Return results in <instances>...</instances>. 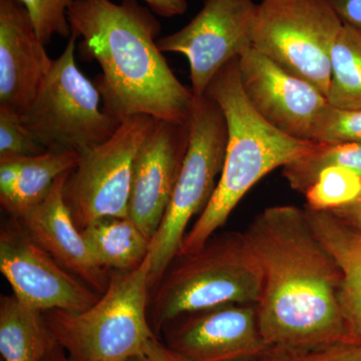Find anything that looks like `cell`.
<instances>
[{
  "mask_svg": "<svg viewBox=\"0 0 361 361\" xmlns=\"http://www.w3.org/2000/svg\"><path fill=\"white\" fill-rule=\"evenodd\" d=\"M244 235L262 273L259 326L269 348L353 342L342 312L341 270L304 209L269 207Z\"/></svg>",
  "mask_w": 361,
  "mask_h": 361,
  "instance_id": "obj_1",
  "label": "cell"
},
{
  "mask_svg": "<svg viewBox=\"0 0 361 361\" xmlns=\"http://www.w3.org/2000/svg\"><path fill=\"white\" fill-rule=\"evenodd\" d=\"M82 54L96 59L94 80L109 115L186 123L194 94L182 84L158 47L160 21L137 0H73L68 13Z\"/></svg>",
  "mask_w": 361,
  "mask_h": 361,
  "instance_id": "obj_2",
  "label": "cell"
},
{
  "mask_svg": "<svg viewBox=\"0 0 361 361\" xmlns=\"http://www.w3.org/2000/svg\"><path fill=\"white\" fill-rule=\"evenodd\" d=\"M238 59L218 71L205 92L219 104L227 122L224 166L212 198L187 232L178 256L205 245L254 185L304 155L314 142L289 137L258 115L242 90Z\"/></svg>",
  "mask_w": 361,
  "mask_h": 361,
  "instance_id": "obj_3",
  "label": "cell"
},
{
  "mask_svg": "<svg viewBox=\"0 0 361 361\" xmlns=\"http://www.w3.org/2000/svg\"><path fill=\"white\" fill-rule=\"evenodd\" d=\"M176 259L151 292L155 326L215 306L260 300L262 273L244 233L214 235L198 251Z\"/></svg>",
  "mask_w": 361,
  "mask_h": 361,
  "instance_id": "obj_4",
  "label": "cell"
},
{
  "mask_svg": "<svg viewBox=\"0 0 361 361\" xmlns=\"http://www.w3.org/2000/svg\"><path fill=\"white\" fill-rule=\"evenodd\" d=\"M151 254L134 270L111 275L99 300L80 312L51 310L45 319L73 361H129L154 334L149 324Z\"/></svg>",
  "mask_w": 361,
  "mask_h": 361,
  "instance_id": "obj_5",
  "label": "cell"
},
{
  "mask_svg": "<svg viewBox=\"0 0 361 361\" xmlns=\"http://www.w3.org/2000/svg\"><path fill=\"white\" fill-rule=\"evenodd\" d=\"M189 145L167 211L151 241V292L179 255L190 221L212 198L223 166L228 127L219 104L208 94L194 97L187 120Z\"/></svg>",
  "mask_w": 361,
  "mask_h": 361,
  "instance_id": "obj_6",
  "label": "cell"
},
{
  "mask_svg": "<svg viewBox=\"0 0 361 361\" xmlns=\"http://www.w3.org/2000/svg\"><path fill=\"white\" fill-rule=\"evenodd\" d=\"M78 39L71 32L65 51L52 61L37 96L20 116L47 151L80 155L108 141L122 122L99 106L102 97L96 85L78 68Z\"/></svg>",
  "mask_w": 361,
  "mask_h": 361,
  "instance_id": "obj_7",
  "label": "cell"
},
{
  "mask_svg": "<svg viewBox=\"0 0 361 361\" xmlns=\"http://www.w3.org/2000/svg\"><path fill=\"white\" fill-rule=\"evenodd\" d=\"M343 23L329 0H263L253 47L327 97L331 51Z\"/></svg>",
  "mask_w": 361,
  "mask_h": 361,
  "instance_id": "obj_8",
  "label": "cell"
},
{
  "mask_svg": "<svg viewBox=\"0 0 361 361\" xmlns=\"http://www.w3.org/2000/svg\"><path fill=\"white\" fill-rule=\"evenodd\" d=\"M156 122L149 116H130L108 141L80 154L63 188L66 206L80 231L102 218L129 217L133 164Z\"/></svg>",
  "mask_w": 361,
  "mask_h": 361,
  "instance_id": "obj_9",
  "label": "cell"
},
{
  "mask_svg": "<svg viewBox=\"0 0 361 361\" xmlns=\"http://www.w3.org/2000/svg\"><path fill=\"white\" fill-rule=\"evenodd\" d=\"M257 8L253 0H205L186 26L158 39L161 52H177L189 61L194 96H204L226 63L253 47Z\"/></svg>",
  "mask_w": 361,
  "mask_h": 361,
  "instance_id": "obj_10",
  "label": "cell"
},
{
  "mask_svg": "<svg viewBox=\"0 0 361 361\" xmlns=\"http://www.w3.org/2000/svg\"><path fill=\"white\" fill-rule=\"evenodd\" d=\"M0 271L18 300L42 312H80L101 296L56 262L14 217L0 232Z\"/></svg>",
  "mask_w": 361,
  "mask_h": 361,
  "instance_id": "obj_11",
  "label": "cell"
},
{
  "mask_svg": "<svg viewBox=\"0 0 361 361\" xmlns=\"http://www.w3.org/2000/svg\"><path fill=\"white\" fill-rule=\"evenodd\" d=\"M240 82L252 108L283 134L313 142L329 106L314 85L285 71L254 47L238 59Z\"/></svg>",
  "mask_w": 361,
  "mask_h": 361,
  "instance_id": "obj_12",
  "label": "cell"
},
{
  "mask_svg": "<svg viewBox=\"0 0 361 361\" xmlns=\"http://www.w3.org/2000/svg\"><path fill=\"white\" fill-rule=\"evenodd\" d=\"M168 348L185 361L259 360L269 350L256 303H230L177 318Z\"/></svg>",
  "mask_w": 361,
  "mask_h": 361,
  "instance_id": "obj_13",
  "label": "cell"
},
{
  "mask_svg": "<svg viewBox=\"0 0 361 361\" xmlns=\"http://www.w3.org/2000/svg\"><path fill=\"white\" fill-rule=\"evenodd\" d=\"M188 145L187 122L157 120L135 155L129 218L151 240L158 231L174 193Z\"/></svg>",
  "mask_w": 361,
  "mask_h": 361,
  "instance_id": "obj_14",
  "label": "cell"
},
{
  "mask_svg": "<svg viewBox=\"0 0 361 361\" xmlns=\"http://www.w3.org/2000/svg\"><path fill=\"white\" fill-rule=\"evenodd\" d=\"M52 59L18 0H0V106L23 114L51 71Z\"/></svg>",
  "mask_w": 361,
  "mask_h": 361,
  "instance_id": "obj_15",
  "label": "cell"
},
{
  "mask_svg": "<svg viewBox=\"0 0 361 361\" xmlns=\"http://www.w3.org/2000/svg\"><path fill=\"white\" fill-rule=\"evenodd\" d=\"M68 175L56 180L44 200L14 218L56 262L102 295L108 288L111 276L92 258L66 206L63 188Z\"/></svg>",
  "mask_w": 361,
  "mask_h": 361,
  "instance_id": "obj_16",
  "label": "cell"
},
{
  "mask_svg": "<svg viewBox=\"0 0 361 361\" xmlns=\"http://www.w3.org/2000/svg\"><path fill=\"white\" fill-rule=\"evenodd\" d=\"M313 232L341 272V302L351 341L361 345V234L330 211L305 209Z\"/></svg>",
  "mask_w": 361,
  "mask_h": 361,
  "instance_id": "obj_17",
  "label": "cell"
},
{
  "mask_svg": "<svg viewBox=\"0 0 361 361\" xmlns=\"http://www.w3.org/2000/svg\"><path fill=\"white\" fill-rule=\"evenodd\" d=\"M56 345L44 312L14 295L0 299V353L4 361H44Z\"/></svg>",
  "mask_w": 361,
  "mask_h": 361,
  "instance_id": "obj_18",
  "label": "cell"
},
{
  "mask_svg": "<svg viewBox=\"0 0 361 361\" xmlns=\"http://www.w3.org/2000/svg\"><path fill=\"white\" fill-rule=\"evenodd\" d=\"M97 264L106 270L126 272L142 264L152 240L129 217H104L82 230Z\"/></svg>",
  "mask_w": 361,
  "mask_h": 361,
  "instance_id": "obj_19",
  "label": "cell"
},
{
  "mask_svg": "<svg viewBox=\"0 0 361 361\" xmlns=\"http://www.w3.org/2000/svg\"><path fill=\"white\" fill-rule=\"evenodd\" d=\"M80 155L68 151H47L20 158V174L13 195L1 202L11 217H18L40 203L61 176L77 167Z\"/></svg>",
  "mask_w": 361,
  "mask_h": 361,
  "instance_id": "obj_20",
  "label": "cell"
},
{
  "mask_svg": "<svg viewBox=\"0 0 361 361\" xmlns=\"http://www.w3.org/2000/svg\"><path fill=\"white\" fill-rule=\"evenodd\" d=\"M327 101L342 110L361 109V33L342 26L331 51Z\"/></svg>",
  "mask_w": 361,
  "mask_h": 361,
  "instance_id": "obj_21",
  "label": "cell"
},
{
  "mask_svg": "<svg viewBox=\"0 0 361 361\" xmlns=\"http://www.w3.org/2000/svg\"><path fill=\"white\" fill-rule=\"evenodd\" d=\"M342 167L361 176V145L355 142H313L304 155L283 167V176L292 189L303 194L324 169Z\"/></svg>",
  "mask_w": 361,
  "mask_h": 361,
  "instance_id": "obj_22",
  "label": "cell"
},
{
  "mask_svg": "<svg viewBox=\"0 0 361 361\" xmlns=\"http://www.w3.org/2000/svg\"><path fill=\"white\" fill-rule=\"evenodd\" d=\"M361 195V176L342 167L324 169L304 193L307 208L332 211L353 203Z\"/></svg>",
  "mask_w": 361,
  "mask_h": 361,
  "instance_id": "obj_23",
  "label": "cell"
},
{
  "mask_svg": "<svg viewBox=\"0 0 361 361\" xmlns=\"http://www.w3.org/2000/svg\"><path fill=\"white\" fill-rule=\"evenodd\" d=\"M32 18L40 42L47 47L56 35L68 39L71 28L68 9L73 0H18Z\"/></svg>",
  "mask_w": 361,
  "mask_h": 361,
  "instance_id": "obj_24",
  "label": "cell"
},
{
  "mask_svg": "<svg viewBox=\"0 0 361 361\" xmlns=\"http://www.w3.org/2000/svg\"><path fill=\"white\" fill-rule=\"evenodd\" d=\"M47 151L26 129L20 114L0 106V160L27 158Z\"/></svg>",
  "mask_w": 361,
  "mask_h": 361,
  "instance_id": "obj_25",
  "label": "cell"
},
{
  "mask_svg": "<svg viewBox=\"0 0 361 361\" xmlns=\"http://www.w3.org/2000/svg\"><path fill=\"white\" fill-rule=\"evenodd\" d=\"M313 142L361 145V109L342 110L329 104L316 126Z\"/></svg>",
  "mask_w": 361,
  "mask_h": 361,
  "instance_id": "obj_26",
  "label": "cell"
},
{
  "mask_svg": "<svg viewBox=\"0 0 361 361\" xmlns=\"http://www.w3.org/2000/svg\"><path fill=\"white\" fill-rule=\"evenodd\" d=\"M261 361H361V345L341 342L312 349L270 348Z\"/></svg>",
  "mask_w": 361,
  "mask_h": 361,
  "instance_id": "obj_27",
  "label": "cell"
},
{
  "mask_svg": "<svg viewBox=\"0 0 361 361\" xmlns=\"http://www.w3.org/2000/svg\"><path fill=\"white\" fill-rule=\"evenodd\" d=\"M20 158L0 160V202L13 195L20 174Z\"/></svg>",
  "mask_w": 361,
  "mask_h": 361,
  "instance_id": "obj_28",
  "label": "cell"
},
{
  "mask_svg": "<svg viewBox=\"0 0 361 361\" xmlns=\"http://www.w3.org/2000/svg\"><path fill=\"white\" fill-rule=\"evenodd\" d=\"M339 20L361 33V0H329Z\"/></svg>",
  "mask_w": 361,
  "mask_h": 361,
  "instance_id": "obj_29",
  "label": "cell"
},
{
  "mask_svg": "<svg viewBox=\"0 0 361 361\" xmlns=\"http://www.w3.org/2000/svg\"><path fill=\"white\" fill-rule=\"evenodd\" d=\"M129 361H185L173 353L168 346L163 345L155 336L149 339L139 355Z\"/></svg>",
  "mask_w": 361,
  "mask_h": 361,
  "instance_id": "obj_30",
  "label": "cell"
},
{
  "mask_svg": "<svg viewBox=\"0 0 361 361\" xmlns=\"http://www.w3.org/2000/svg\"><path fill=\"white\" fill-rule=\"evenodd\" d=\"M156 16L175 18L186 13L187 0H144Z\"/></svg>",
  "mask_w": 361,
  "mask_h": 361,
  "instance_id": "obj_31",
  "label": "cell"
},
{
  "mask_svg": "<svg viewBox=\"0 0 361 361\" xmlns=\"http://www.w3.org/2000/svg\"><path fill=\"white\" fill-rule=\"evenodd\" d=\"M342 223L361 234V195L353 203L330 211Z\"/></svg>",
  "mask_w": 361,
  "mask_h": 361,
  "instance_id": "obj_32",
  "label": "cell"
},
{
  "mask_svg": "<svg viewBox=\"0 0 361 361\" xmlns=\"http://www.w3.org/2000/svg\"><path fill=\"white\" fill-rule=\"evenodd\" d=\"M245 361H261V358H259V360H245Z\"/></svg>",
  "mask_w": 361,
  "mask_h": 361,
  "instance_id": "obj_33",
  "label": "cell"
},
{
  "mask_svg": "<svg viewBox=\"0 0 361 361\" xmlns=\"http://www.w3.org/2000/svg\"><path fill=\"white\" fill-rule=\"evenodd\" d=\"M52 361H63V360H52Z\"/></svg>",
  "mask_w": 361,
  "mask_h": 361,
  "instance_id": "obj_34",
  "label": "cell"
}]
</instances>
